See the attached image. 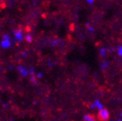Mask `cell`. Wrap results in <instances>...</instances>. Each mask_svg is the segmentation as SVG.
I'll return each instance as SVG.
<instances>
[{
  "label": "cell",
  "instance_id": "cell-1",
  "mask_svg": "<svg viewBox=\"0 0 122 121\" xmlns=\"http://www.w3.org/2000/svg\"><path fill=\"white\" fill-rule=\"evenodd\" d=\"M97 117H98L99 120L107 121L109 119V118H110V112L106 108H102L101 110H99Z\"/></svg>",
  "mask_w": 122,
  "mask_h": 121
},
{
  "label": "cell",
  "instance_id": "cell-2",
  "mask_svg": "<svg viewBox=\"0 0 122 121\" xmlns=\"http://www.w3.org/2000/svg\"><path fill=\"white\" fill-rule=\"evenodd\" d=\"M90 107H91L92 109H95V108H96V109H98V110H101L102 108H104L103 104H102L99 100H94V102L90 105Z\"/></svg>",
  "mask_w": 122,
  "mask_h": 121
},
{
  "label": "cell",
  "instance_id": "cell-3",
  "mask_svg": "<svg viewBox=\"0 0 122 121\" xmlns=\"http://www.w3.org/2000/svg\"><path fill=\"white\" fill-rule=\"evenodd\" d=\"M83 120L84 121H95V118L91 114H85L83 116Z\"/></svg>",
  "mask_w": 122,
  "mask_h": 121
},
{
  "label": "cell",
  "instance_id": "cell-4",
  "mask_svg": "<svg viewBox=\"0 0 122 121\" xmlns=\"http://www.w3.org/2000/svg\"><path fill=\"white\" fill-rule=\"evenodd\" d=\"M0 45L3 47V48H9L10 45H11V43H10V40H4L3 39V41L1 42V43H0Z\"/></svg>",
  "mask_w": 122,
  "mask_h": 121
},
{
  "label": "cell",
  "instance_id": "cell-5",
  "mask_svg": "<svg viewBox=\"0 0 122 121\" xmlns=\"http://www.w3.org/2000/svg\"><path fill=\"white\" fill-rule=\"evenodd\" d=\"M14 33H15V36H16L19 41H21V40L23 39V34H22V31L20 30H16Z\"/></svg>",
  "mask_w": 122,
  "mask_h": 121
},
{
  "label": "cell",
  "instance_id": "cell-6",
  "mask_svg": "<svg viewBox=\"0 0 122 121\" xmlns=\"http://www.w3.org/2000/svg\"><path fill=\"white\" fill-rule=\"evenodd\" d=\"M18 71H19V73L21 74L22 76H26V75H28V71H27L24 68H23V67H19Z\"/></svg>",
  "mask_w": 122,
  "mask_h": 121
},
{
  "label": "cell",
  "instance_id": "cell-7",
  "mask_svg": "<svg viewBox=\"0 0 122 121\" xmlns=\"http://www.w3.org/2000/svg\"><path fill=\"white\" fill-rule=\"evenodd\" d=\"M107 49L106 48H101L100 50H99V53L101 56H105L107 55Z\"/></svg>",
  "mask_w": 122,
  "mask_h": 121
},
{
  "label": "cell",
  "instance_id": "cell-8",
  "mask_svg": "<svg viewBox=\"0 0 122 121\" xmlns=\"http://www.w3.org/2000/svg\"><path fill=\"white\" fill-rule=\"evenodd\" d=\"M108 66H109V62H108L107 60H105V61H103V62L101 64V68L102 70L106 69L107 68H108Z\"/></svg>",
  "mask_w": 122,
  "mask_h": 121
},
{
  "label": "cell",
  "instance_id": "cell-9",
  "mask_svg": "<svg viewBox=\"0 0 122 121\" xmlns=\"http://www.w3.org/2000/svg\"><path fill=\"white\" fill-rule=\"evenodd\" d=\"M86 25H87V30H88L89 32H94V27H93V26H92L89 23H86Z\"/></svg>",
  "mask_w": 122,
  "mask_h": 121
},
{
  "label": "cell",
  "instance_id": "cell-10",
  "mask_svg": "<svg viewBox=\"0 0 122 121\" xmlns=\"http://www.w3.org/2000/svg\"><path fill=\"white\" fill-rule=\"evenodd\" d=\"M117 53H118V55L120 56V57H122V46H119V47H118Z\"/></svg>",
  "mask_w": 122,
  "mask_h": 121
},
{
  "label": "cell",
  "instance_id": "cell-11",
  "mask_svg": "<svg viewBox=\"0 0 122 121\" xmlns=\"http://www.w3.org/2000/svg\"><path fill=\"white\" fill-rule=\"evenodd\" d=\"M25 39H26V41L29 42H30L31 41H32V37H31V35H26Z\"/></svg>",
  "mask_w": 122,
  "mask_h": 121
},
{
  "label": "cell",
  "instance_id": "cell-12",
  "mask_svg": "<svg viewBox=\"0 0 122 121\" xmlns=\"http://www.w3.org/2000/svg\"><path fill=\"white\" fill-rule=\"evenodd\" d=\"M86 1H87V3L88 5H93L94 3V0H86Z\"/></svg>",
  "mask_w": 122,
  "mask_h": 121
},
{
  "label": "cell",
  "instance_id": "cell-13",
  "mask_svg": "<svg viewBox=\"0 0 122 121\" xmlns=\"http://www.w3.org/2000/svg\"><path fill=\"white\" fill-rule=\"evenodd\" d=\"M59 42V41L58 40H56V41H55V42H52V45H53V46H55V45H56L57 43H58Z\"/></svg>",
  "mask_w": 122,
  "mask_h": 121
},
{
  "label": "cell",
  "instance_id": "cell-14",
  "mask_svg": "<svg viewBox=\"0 0 122 121\" xmlns=\"http://www.w3.org/2000/svg\"><path fill=\"white\" fill-rule=\"evenodd\" d=\"M37 77H38V78H42V75L41 74V73H39V74L37 75Z\"/></svg>",
  "mask_w": 122,
  "mask_h": 121
},
{
  "label": "cell",
  "instance_id": "cell-15",
  "mask_svg": "<svg viewBox=\"0 0 122 121\" xmlns=\"http://www.w3.org/2000/svg\"><path fill=\"white\" fill-rule=\"evenodd\" d=\"M120 117L122 118V112H121V113H120Z\"/></svg>",
  "mask_w": 122,
  "mask_h": 121
}]
</instances>
